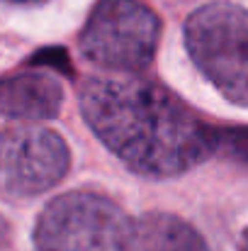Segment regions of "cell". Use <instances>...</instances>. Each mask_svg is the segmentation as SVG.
<instances>
[{"instance_id": "cell-1", "label": "cell", "mask_w": 248, "mask_h": 251, "mask_svg": "<svg viewBox=\"0 0 248 251\" xmlns=\"http://www.w3.org/2000/svg\"><path fill=\"white\" fill-rule=\"evenodd\" d=\"M81 110L100 142L141 176L170 178L217 151V129L146 78H90L81 90Z\"/></svg>"}, {"instance_id": "cell-2", "label": "cell", "mask_w": 248, "mask_h": 251, "mask_svg": "<svg viewBox=\"0 0 248 251\" xmlns=\"http://www.w3.org/2000/svg\"><path fill=\"white\" fill-rule=\"evenodd\" d=\"M192 64L229 102L248 105V10L217 0L197 7L185 22Z\"/></svg>"}, {"instance_id": "cell-3", "label": "cell", "mask_w": 248, "mask_h": 251, "mask_svg": "<svg viewBox=\"0 0 248 251\" xmlns=\"http://www.w3.org/2000/svg\"><path fill=\"white\" fill-rule=\"evenodd\" d=\"M161 39V20L139 0H100L81 32V51L100 69H146Z\"/></svg>"}, {"instance_id": "cell-4", "label": "cell", "mask_w": 248, "mask_h": 251, "mask_svg": "<svg viewBox=\"0 0 248 251\" xmlns=\"http://www.w3.org/2000/svg\"><path fill=\"white\" fill-rule=\"evenodd\" d=\"M124 212L95 193H66L51 200L34 229L37 251H119Z\"/></svg>"}, {"instance_id": "cell-5", "label": "cell", "mask_w": 248, "mask_h": 251, "mask_svg": "<svg viewBox=\"0 0 248 251\" xmlns=\"http://www.w3.org/2000/svg\"><path fill=\"white\" fill-rule=\"evenodd\" d=\"M66 142L44 127H17L0 137V185L15 195L54 188L68 171Z\"/></svg>"}, {"instance_id": "cell-6", "label": "cell", "mask_w": 248, "mask_h": 251, "mask_svg": "<svg viewBox=\"0 0 248 251\" xmlns=\"http://www.w3.org/2000/svg\"><path fill=\"white\" fill-rule=\"evenodd\" d=\"M61 102V83L49 74L27 71L10 78H0V115L27 122L51 120L59 115Z\"/></svg>"}, {"instance_id": "cell-7", "label": "cell", "mask_w": 248, "mask_h": 251, "mask_svg": "<svg viewBox=\"0 0 248 251\" xmlns=\"http://www.w3.org/2000/svg\"><path fill=\"white\" fill-rule=\"evenodd\" d=\"M119 251H209L202 234L168 212H146L127 222Z\"/></svg>"}, {"instance_id": "cell-8", "label": "cell", "mask_w": 248, "mask_h": 251, "mask_svg": "<svg viewBox=\"0 0 248 251\" xmlns=\"http://www.w3.org/2000/svg\"><path fill=\"white\" fill-rule=\"evenodd\" d=\"M219 156L248 166V127L217 129V151Z\"/></svg>"}, {"instance_id": "cell-9", "label": "cell", "mask_w": 248, "mask_h": 251, "mask_svg": "<svg viewBox=\"0 0 248 251\" xmlns=\"http://www.w3.org/2000/svg\"><path fill=\"white\" fill-rule=\"evenodd\" d=\"M5 237H7V222L0 217V244L5 242Z\"/></svg>"}, {"instance_id": "cell-10", "label": "cell", "mask_w": 248, "mask_h": 251, "mask_svg": "<svg viewBox=\"0 0 248 251\" xmlns=\"http://www.w3.org/2000/svg\"><path fill=\"white\" fill-rule=\"evenodd\" d=\"M241 251H248V227L244 229V234H241V247H239Z\"/></svg>"}, {"instance_id": "cell-11", "label": "cell", "mask_w": 248, "mask_h": 251, "mask_svg": "<svg viewBox=\"0 0 248 251\" xmlns=\"http://www.w3.org/2000/svg\"><path fill=\"white\" fill-rule=\"evenodd\" d=\"M7 2H27L29 5V2H44V0H7Z\"/></svg>"}]
</instances>
